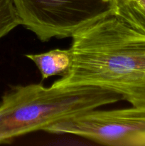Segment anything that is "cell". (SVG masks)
<instances>
[{
  "mask_svg": "<svg viewBox=\"0 0 145 146\" xmlns=\"http://www.w3.org/2000/svg\"><path fill=\"white\" fill-rule=\"evenodd\" d=\"M72 38L71 68L52 86L98 87L145 110V26L117 7Z\"/></svg>",
  "mask_w": 145,
  "mask_h": 146,
  "instance_id": "6da1fadb",
  "label": "cell"
},
{
  "mask_svg": "<svg viewBox=\"0 0 145 146\" xmlns=\"http://www.w3.org/2000/svg\"><path fill=\"white\" fill-rule=\"evenodd\" d=\"M122 100L112 91L95 86H15L0 103V144Z\"/></svg>",
  "mask_w": 145,
  "mask_h": 146,
  "instance_id": "7a4b0ae2",
  "label": "cell"
},
{
  "mask_svg": "<svg viewBox=\"0 0 145 146\" xmlns=\"http://www.w3.org/2000/svg\"><path fill=\"white\" fill-rule=\"evenodd\" d=\"M21 25L38 39L72 37L116 10V0H12Z\"/></svg>",
  "mask_w": 145,
  "mask_h": 146,
  "instance_id": "3957f363",
  "label": "cell"
},
{
  "mask_svg": "<svg viewBox=\"0 0 145 146\" xmlns=\"http://www.w3.org/2000/svg\"><path fill=\"white\" fill-rule=\"evenodd\" d=\"M44 131L77 135L102 145L145 146V110L133 106L98 108L60 121Z\"/></svg>",
  "mask_w": 145,
  "mask_h": 146,
  "instance_id": "277c9868",
  "label": "cell"
},
{
  "mask_svg": "<svg viewBox=\"0 0 145 146\" xmlns=\"http://www.w3.org/2000/svg\"><path fill=\"white\" fill-rule=\"evenodd\" d=\"M25 56L33 61L41 72L42 80L53 76H63L68 72L72 62L71 48H55L45 53L26 54Z\"/></svg>",
  "mask_w": 145,
  "mask_h": 146,
  "instance_id": "5b68a950",
  "label": "cell"
},
{
  "mask_svg": "<svg viewBox=\"0 0 145 146\" xmlns=\"http://www.w3.org/2000/svg\"><path fill=\"white\" fill-rule=\"evenodd\" d=\"M21 25L12 0H0V38Z\"/></svg>",
  "mask_w": 145,
  "mask_h": 146,
  "instance_id": "8992f818",
  "label": "cell"
},
{
  "mask_svg": "<svg viewBox=\"0 0 145 146\" xmlns=\"http://www.w3.org/2000/svg\"><path fill=\"white\" fill-rule=\"evenodd\" d=\"M127 8L145 20V0H120Z\"/></svg>",
  "mask_w": 145,
  "mask_h": 146,
  "instance_id": "52a82bcc",
  "label": "cell"
}]
</instances>
